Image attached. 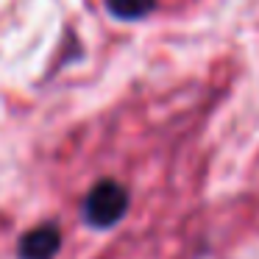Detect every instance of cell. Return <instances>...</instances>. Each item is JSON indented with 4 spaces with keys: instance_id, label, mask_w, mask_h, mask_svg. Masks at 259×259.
<instances>
[{
    "instance_id": "cell-1",
    "label": "cell",
    "mask_w": 259,
    "mask_h": 259,
    "mask_svg": "<svg viewBox=\"0 0 259 259\" xmlns=\"http://www.w3.org/2000/svg\"><path fill=\"white\" fill-rule=\"evenodd\" d=\"M128 206V192L120 181L103 179L87 192L84 198V220L95 229H109L125 214Z\"/></svg>"
},
{
    "instance_id": "cell-2",
    "label": "cell",
    "mask_w": 259,
    "mask_h": 259,
    "mask_svg": "<svg viewBox=\"0 0 259 259\" xmlns=\"http://www.w3.org/2000/svg\"><path fill=\"white\" fill-rule=\"evenodd\" d=\"M62 245V234L59 226L53 223H42L36 229H31L28 234H23L20 240V259H53Z\"/></svg>"
},
{
    "instance_id": "cell-3",
    "label": "cell",
    "mask_w": 259,
    "mask_h": 259,
    "mask_svg": "<svg viewBox=\"0 0 259 259\" xmlns=\"http://www.w3.org/2000/svg\"><path fill=\"white\" fill-rule=\"evenodd\" d=\"M106 9L117 20H142L156 9V0H106Z\"/></svg>"
}]
</instances>
